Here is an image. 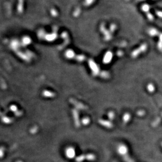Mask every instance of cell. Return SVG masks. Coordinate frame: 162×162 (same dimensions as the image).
<instances>
[{"mask_svg":"<svg viewBox=\"0 0 162 162\" xmlns=\"http://www.w3.org/2000/svg\"><path fill=\"white\" fill-rule=\"evenodd\" d=\"M66 155L69 158H74V157L75 156V150L72 147H69V148H67L66 150Z\"/></svg>","mask_w":162,"mask_h":162,"instance_id":"cell-1","label":"cell"},{"mask_svg":"<svg viewBox=\"0 0 162 162\" xmlns=\"http://www.w3.org/2000/svg\"><path fill=\"white\" fill-rule=\"evenodd\" d=\"M119 152H120V154H124V153H125L126 151H127L126 148H125V147L124 146H121L120 147H119Z\"/></svg>","mask_w":162,"mask_h":162,"instance_id":"cell-2","label":"cell"}]
</instances>
